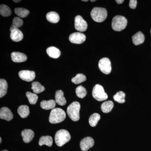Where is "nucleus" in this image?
Returning <instances> with one entry per match:
<instances>
[{
	"instance_id": "nucleus-15",
	"label": "nucleus",
	"mask_w": 151,
	"mask_h": 151,
	"mask_svg": "<svg viewBox=\"0 0 151 151\" xmlns=\"http://www.w3.org/2000/svg\"><path fill=\"white\" fill-rule=\"evenodd\" d=\"M23 34L19 29H16L11 31L10 37L11 39L15 42H18L22 40Z\"/></svg>"
},
{
	"instance_id": "nucleus-4",
	"label": "nucleus",
	"mask_w": 151,
	"mask_h": 151,
	"mask_svg": "<svg viewBox=\"0 0 151 151\" xmlns=\"http://www.w3.org/2000/svg\"><path fill=\"white\" fill-rule=\"evenodd\" d=\"M108 13L106 9L103 8L95 7L92 9L91 16L94 21L102 22L106 19Z\"/></svg>"
},
{
	"instance_id": "nucleus-38",
	"label": "nucleus",
	"mask_w": 151,
	"mask_h": 151,
	"mask_svg": "<svg viewBox=\"0 0 151 151\" xmlns=\"http://www.w3.org/2000/svg\"><path fill=\"white\" fill-rule=\"evenodd\" d=\"M83 1H85V2H87V1H87V0H86V1H84V0H83Z\"/></svg>"
},
{
	"instance_id": "nucleus-28",
	"label": "nucleus",
	"mask_w": 151,
	"mask_h": 151,
	"mask_svg": "<svg viewBox=\"0 0 151 151\" xmlns=\"http://www.w3.org/2000/svg\"><path fill=\"white\" fill-rule=\"evenodd\" d=\"M15 13L20 17L25 18L28 15L29 11L23 8H17L14 9Z\"/></svg>"
},
{
	"instance_id": "nucleus-6",
	"label": "nucleus",
	"mask_w": 151,
	"mask_h": 151,
	"mask_svg": "<svg viewBox=\"0 0 151 151\" xmlns=\"http://www.w3.org/2000/svg\"><path fill=\"white\" fill-rule=\"evenodd\" d=\"M92 96L94 99L98 101H104L108 98L103 86L100 84H96L93 88L92 92Z\"/></svg>"
},
{
	"instance_id": "nucleus-9",
	"label": "nucleus",
	"mask_w": 151,
	"mask_h": 151,
	"mask_svg": "<svg viewBox=\"0 0 151 151\" xmlns=\"http://www.w3.org/2000/svg\"><path fill=\"white\" fill-rule=\"evenodd\" d=\"M86 36L81 32H74L69 36V40L71 43L80 44L86 40Z\"/></svg>"
},
{
	"instance_id": "nucleus-1",
	"label": "nucleus",
	"mask_w": 151,
	"mask_h": 151,
	"mask_svg": "<svg viewBox=\"0 0 151 151\" xmlns=\"http://www.w3.org/2000/svg\"><path fill=\"white\" fill-rule=\"evenodd\" d=\"M66 118L65 111L60 108L52 109L50 115L49 121L51 124H58L63 122Z\"/></svg>"
},
{
	"instance_id": "nucleus-22",
	"label": "nucleus",
	"mask_w": 151,
	"mask_h": 151,
	"mask_svg": "<svg viewBox=\"0 0 151 151\" xmlns=\"http://www.w3.org/2000/svg\"><path fill=\"white\" fill-rule=\"evenodd\" d=\"M52 142H53V140H52V138L50 136H42L40 139L39 145L40 146L46 145L50 147L52 145Z\"/></svg>"
},
{
	"instance_id": "nucleus-37",
	"label": "nucleus",
	"mask_w": 151,
	"mask_h": 151,
	"mask_svg": "<svg viewBox=\"0 0 151 151\" xmlns=\"http://www.w3.org/2000/svg\"><path fill=\"white\" fill-rule=\"evenodd\" d=\"M1 141H2V139L1 138H0V143H1Z\"/></svg>"
},
{
	"instance_id": "nucleus-25",
	"label": "nucleus",
	"mask_w": 151,
	"mask_h": 151,
	"mask_svg": "<svg viewBox=\"0 0 151 151\" xmlns=\"http://www.w3.org/2000/svg\"><path fill=\"white\" fill-rule=\"evenodd\" d=\"M8 84L4 79H0V97L1 98L6 95L7 91Z\"/></svg>"
},
{
	"instance_id": "nucleus-24",
	"label": "nucleus",
	"mask_w": 151,
	"mask_h": 151,
	"mask_svg": "<svg viewBox=\"0 0 151 151\" xmlns=\"http://www.w3.org/2000/svg\"><path fill=\"white\" fill-rule=\"evenodd\" d=\"M32 85V89L36 94L41 93L45 90L44 86L42 85L38 81L33 82Z\"/></svg>"
},
{
	"instance_id": "nucleus-16",
	"label": "nucleus",
	"mask_w": 151,
	"mask_h": 151,
	"mask_svg": "<svg viewBox=\"0 0 151 151\" xmlns=\"http://www.w3.org/2000/svg\"><path fill=\"white\" fill-rule=\"evenodd\" d=\"M132 41L135 45H139L144 42L145 37L141 32H139L132 36Z\"/></svg>"
},
{
	"instance_id": "nucleus-3",
	"label": "nucleus",
	"mask_w": 151,
	"mask_h": 151,
	"mask_svg": "<svg viewBox=\"0 0 151 151\" xmlns=\"http://www.w3.org/2000/svg\"><path fill=\"white\" fill-rule=\"evenodd\" d=\"M80 104L78 102H74L68 107L67 113L70 119L74 122H77L80 119L79 111Z\"/></svg>"
},
{
	"instance_id": "nucleus-23",
	"label": "nucleus",
	"mask_w": 151,
	"mask_h": 151,
	"mask_svg": "<svg viewBox=\"0 0 151 151\" xmlns=\"http://www.w3.org/2000/svg\"><path fill=\"white\" fill-rule=\"evenodd\" d=\"M114 107V104L112 101H108L102 104L101 109L104 113H108L112 111Z\"/></svg>"
},
{
	"instance_id": "nucleus-29",
	"label": "nucleus",
	"mask_w": 151,
	"mask_h": 151,
	"mask_svg": "<svg viewBox=\"0 0 151 151\" xmlns=\"http://www.w3.org/2000/svg\"><path fill=\"white\" fill-rule=\"evenodd\" d=\"M0 14L4 17L10 16L12 14V11L8 6L6 5H1L0 6Z\"/></svg>"
},
{
	"instance_id": "nucleus-18",
	"label": "nucleus",
	"mask_w": 151,
	"mask_h": 151,
	"mask_svg": "<svg viewBox=\"0 0 151 151\" xmlns=\"http://www.w3.org/2000/svg\"><path fill=\"white\" fill-rule=\"evenodd\" d=\"M46 52L47 55L53 58H58L61 54L60 50L55 47H50L47 49Z\"/></svg>"
},
{
	"instance_id": "nucleus-12",
	"label": "nucleus",
	"mask_w": 151,
	"mask_h": 151,
	"mask_svg": "<svg viewBox=\"0 0 151 151\" xmlns=\"http://www.w3.org/2000/svg\"><path fill=\"white\" fill-rule=\"evenodd\" d=\"M11 58L13 61L15 63H21L26 61L27 56L24 53L18 52H14L11 54Z\"/></svg>"
},
{
	"instance_id": "nucleus-40",
	"label": "nucleus",
	"mask_w": 151,
	"mask_h": 151,
	"mask_svg": "<svg viewBox=\"0 0 151 151\" xmlns=\"http://www.w3.org/2000/svg\"><path fill=\"white\" fill-rule=\"evenodd\" d=\"M91 1L94 2V1Z\"/></svg>"
},
{
	"instance_id": "nucleus-33",
	"label": "nucleus",
	"mask_w": 151,
	"mask_h": 151,
	"mask_svg": "<svg viewBox=\"0 0 151 151\" xmlns=\"http://www.w3.org/2000/svg\"><path fill=\"white\" fill-rule=\"evenodd\" d=\"M26 95L28 99L30 104H32V105H35L37 103L38 97L37 95L35 93L28 92H27Z\"/></svg>"
},
{
	"instance_id": "nucleus-13",
	"label": "nucleus",
	"mask_w": 151,
	"mask_h": 151,
	"mask_svg": "<svg viewBox=\"0 0 151 151\" xmlns=\"http://www.w3.org/2000/svg\"><path fill=\"white\" fill-rule=\"evenodd\" d=\"M13 118L12 111L7 107H3L0 110V118L7 121H10Z\"/></svg>"
},
{
	"instance_id": "nucleus-10",
	"label": "nucleus",
	"mask_w": 151,
	"mask_h": 151,
	"mask_svg": "<svg viewBox=\"0 0 151 151\" xmlns=\"http://www.w3.org/2000/svg\"><path fill=\"white\" fill-rule=\"evenodd\" d=\"M19 76L22 80L28 82L33 81L35 78V72L29 70H23L19 71Z\"/></svg>"
},
{
	"instance_id": "nucleus-39",
	"label": "nucleus",
	"mask_w": 151,
	"mask_h": 151,
	"mask_svg": "<svg viewBox=\"0 0 151 151\" xmlns=\"http://www.w3.org/2000/svg\"><path fill=\"white\" fill-rule=\"evenodd\" d=\"M1 151H9L7 150H4Z\"/></svg>"
},
{
	"instance_id": "nucleus-31",
	"label": "nucleus",
	"mask_w": 151,
	"mask_h": 151,
	"mask_svg": "<svg viewBox=\"0 0 151 151\" xmlns=\"http://www.w3.org/2000/svg\"><path fill=\"white\" fill-rule=\"evenodd\" d=\"M86 78L84 74L82 73H78L76 76L75 77L72 78L71 81L75 84H79L82 82L86 81Z\"/></svg>"
},
{
	"instance_id": "nucleus-36",
	"label": "nucleus",
	"mask_w": 151,
	"mask_h": 151,
	"mask_svg": "<svg viewBox=\"0 0 151 151\" xmlns=\"http://www.w3.org/2000/svg\"><path fill=\"white\" fill-rule=\"evenodd\" d=\"M15 3H18L19 2L21 1H13Z\"/></svg>"
},
{
	"instance_id": "nucleus-35",
	"label": "nucleus",
	"mask_w": 151,
	"mask_h": 151,
	"mask_svg": "<svg viewBox=\"0 0 151 151\" xmlns=\"http://www.w3.org/2000/svg\"><path fill=\"white\" fill-rule=\"evenodd\" d=\"M124 1V0H117V1H116V2L118 4H122Z\"/></svg>"
},
{
	"instance_id": "nucleus-2",
	"label": "nucleus",
	"mask_w": 151,
	"mask_h": 151,
	"mask_svg": "<svg viewBox=\"0 0 151 151\" xmlns=\"http://www.w3.org/2000/svg\"><path fill=\"white\" fill-rule=\"evenodd\" d=\"M70 133L68 131L65 129H61L56 132L55 139L57 145L58 147H62L70 141Z\"/></svg>"
},
{
	"instance_id": "nucleus-30",
	"label": "nucleus",
	"mask_w": 151,
	"mask_h": 151,
	"mask_svg": "<svg viewBox=\"0 0 151 151\" xmlns=\"http://www.w3.org/2000/svg\"><path fill=\"white\" fill-rule=\"evenodd\" d=\"M126 94L124 92L120 91L113 96V99L116 102L119 103H124L125 102Z\"/></svg>"
},
{
	"instance_id": "nucleus-17",
	"label": "nucleus",
	"mask_w": 151,
	"mask_h": 151,
	"mask_svg": "<svg viewBox=\"0 0 151 151\" xmlns=\"http://www.w3.org/2000/svg\"><path fill=\"white\" fill-rule=\"evenodd\" d=\"M55 100L56 103L61 106H63L66 104V100L64 97V93L62 90H58L55 92Z\"/></svg>"
},
{
	"instance_id": "nucleus-21",
	"label": "nucleus",
	"mask_w": 151,
	"mask_h": 151,
	"mask_svg": "<svg viewBox=\"0 0 151 151\" xmlns=\"http://www.w3.org/2000/svg\"><path fill=\"white\" fill-rule=\"evenodd\" d=\"M18 113L21 118H27L29 114V108L27 105H21L18 109Z\"/></svg>"
},
{
	"instance_id": "nucleus-11",
	"label": "nucleus",
	"mask_w": 151,
	"mask_h": 151,
	"mask_svg": "<svg viewBox=\"0 0 151 151\" xmlns=\"http://www.w3.org/2000/svg\"><path fill=\"white\" fill-rule=\"evenodd\" d=\"M94 145V141L91 137H86L81 140L80 143V148L82 151H87Z\"/></svg>"
},
{
	"instance_id": "nucleus-34",
	"label": "nucleus",
	"mask_w": 151,
	"mask_h": 151,
	"mask_svg": "<svg viewBox=\"0 0 151 151\" xmlns=\"http://www.w3.org/2000/svg\"><path fill=\"white\" fill-rule=\"evenodd\" d=\"M137 1L136 0H130L129 1V7L132 9H135L137 7Z\"/></svg>"
},
{
	"instance_id": "nucleus-19",
	"label": "nucleus",
	"mask_w": 151,
	"mask_h": 151,
	"mask_svg": "<svg viewBox=\"0 0 151 151\" xmlns=\"http://www.w3.org/2000/svg\"><path fill=\"white\" fill-rule=\"evenodd\" d=\"M55 105H56V102L53 100H50L48 101L43 100L40 103V106L41 108L46 110L54 109Z\"/></svg>"
},
{
	"instance_id": "nucleus-32",
	"label": "nucleus",
	"mask_w": 151,
	"mask_h": 151,
	"mask_svg": "<svg viewBox=\"0 0 151 151\" xmlns=\"http://www.w3.org/2000/svg\"><path fill=\"white\" fill-rule=\"evenodd\" d=\"M76 93L77 97L80 98H84L86 96L87 92L86 89L82 86H79L76 89Z\"/></svg>"
},
{
	"instance_id": "nucleus-41",
	"label": "nucleus",
	"mask_w": 151,
	"mask_h": 151,
	"mask_svg": "<svg viewBox=\"0 0 151 151\" xmlns=\"http://www.w3.org/2000/svg\"><path fill=\"white\" fill-rule=\"evenodd\" d=\"M150 33H151V30H150Z\"/></svg>"
},
{
	"instance_id": "nucleus-26",
	"label": "nucleus",
	"mask_w": 151,
	"mask_h": 151,
	"mask_svg": "<svg viewBox=\"0 0 151 151\" xmlns=\"http://www.w3.org/2000/svg\"><path fill=\"white\" fill-rule=\"evenodd\" d=\"M100 114L94 113L89 117V125L92 127H95L97 126V123L100 121Z\"/></svg>"
},
{
	"instance_id": "nucleus-27",
	"label": "nucleus",
	"mask_w": 151,
	"mask_h": 151,
	"mask_svg": "<svg viewBox=\"0 0 151 151\" xmlns=\"http://www.w3.org/2000/svg\"><path fill=\"white\" fill-rule=\"evenodd\" d=\"M23 24V21L20 18L16 17L13 20V23L11 26L10 30V31L16 29H18Z\"/></svg>"
},
{
	"instance_id": "nucleus-14",
	"label": "nucleus",
	"mask_w": 151,
	"mask_h": 151,
	"mask_svg": "<svg viewBox=\"0 0 151 151\" xmlns=\"http://www.w3.org/2000/svg\"><path fill=\"white\" fill-rule=\"evenodd\" d=\"M21 135L24 142L26 143L30 142L34 137L33 131L31 129H24L22 131Z\"/></svg>"
},
{
	"instance_id": "nucleus-8",
	"label": "nucleus",
	"mask_w": 151,
	"mask_h": 151,
	"mask_svg": "<svg viewBox=\"0 0 151 151\" xmlns=\"http://www.w3.org/2000/svg\"><path fill=\"white\" fill-rule=\"evenodd\" d=\"M74 26L76 29L83 32L87 29L88 25L86 21L84 20L81 16L78 15L76 17Z\"/></svg>"
},
{
	"instance_id": "nucleus-5",
	"label": "nucleus",
	"mask_w": 151,
	"mask_h": 151,
	"mask_svg": "<svg viewBox=\"0 0 151 151\" xmlns=\"http://www.w3.org/2000/svg\"><path fill=\"white\" fill-rule=\"evenodd\" d=\"M127 24V19L122 16H116L113 18L112 20V28L116 31L120 32L124 29Z\"/></svg>"
},
{
	"instance_id": "nucleus-20",
	"label": "nucleus",
	"mask_w": 151,
	"mask_h": 151,
	"mask_svg": "<svg viewBox=\"0 0 151 151\" xmlns=\"http://www.w3.org/2000/svg\"><path fill=\"white\" fill-rule=\"evenodd\" d=\"M46 19L48 21L52 23H57L60 20L59 14L55 12H50L46 15Z\"/></svg>"
},
{
	"instance_id": "nucleus-7",
	"label": "nucleus",
	"mask_w": 151,
	"mask_h": 151,
	"mask_svg": "<svg viewBox=\"0 0 151 151\" xmlns=\"http://www.w3.org/2000/svg\"><path fill=\"white\" fill-rule=\"evenodd\" d=\"M100 70L105 74L111 73L112 70L111 64L110 60L107 58H104L100 60L98 63Z\"/></svg>"
}]
</instances>
